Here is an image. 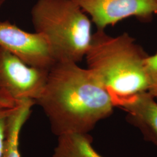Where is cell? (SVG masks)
<instances>
[{"label": "cell", "instance_id": "6da1fadb", "mask_svg": "<svg viewBox=\"0 0 157 157\" xmlns=\"http://www.w3.org/2000/svg\"><path fill=\"white\" fill-rule=\"evenodd\" d=\"M35 102L43 109L52 133L58 137L89 133L98 122L112 115L114 108L94 73L71 62H56Z\"/></svg>", "mask_w": 157, "mask_h": 157}, {"label": "cell", "instance_id": "7c38bea8", "mask_svg": "<svg viewBox=\"0 0 157 157\" xmlns=\"http://www.w3.org/2000/svg\"><path fill=\"white\" fill-rule=\"evenodd\" d=\"M6 0H0V8L5 4Z\"/></svg>", "mask_w": 157, "mask_h": 157}, {"label": "cell", "instance_id": "8992f818", "mask_svg": "<svg viewBox=\"0 0 157 157\" xmlns=\"http://www.w3.org/2000/svg\"><path fill=\"white\" fill-rule=\"evenodd\" d=\"M98 30L130 17L148 19L157 13L155 0H74Z\"/></svg>", "mask_w": 157, "mask_h": 157}, {"label": "cell", "instance_id": "277c9868", "mask_svg": "<svg viewBox=\"0 0 157 157\" xmlns=\"http://www.w3.org/2000/svg\"><path fill=\"white\" fill-rule=\"evenodd\" d=\"M49 71L29 66L0 46V97L18 102L36 101L45 86Z\"/></svg>", "mask_w": 157, "mask_h": 157}, {"label": "cell", "instance_id": "4fadbf2b", "mask_svg": "<svg viewBox=\"0 0 157 157\" xmlns=\"http://www.w3.org/2000/svg\"><path fill=\"white\" fill-rule=\"evenodd\" d=\"M156 1V4H157V0H155Z\"/></svg>", "mask_w": 157, "mask_h": 157}, {"label": "cell", "instance_id": "9c48e42d", "mask_svg": "<svg viewBox=\"0 0 157 157\" xmlns=\"http://www.w3.org/2000/svg\"><path fill=\"white\" fill-rule=\"evenodd\" d=\"M89 133H72L58 136L53 157H104L94 149Z\"/></svg>", "mask_w": 157, "mask_h": 157}, {"label": "cell", "instance_id": "ba28073f", "mask_svg": "<svg viewBox=\"0 0 157 157\" xmlns=\"http://www.w3.org/2000/svg\"><path fill=\"white\" fill-rule=\"evenodd\" d=\"M35 104V101L32 100L19 101L15 109L8 117L2 157H21L19 148V135Z\"/></svg>", "mask_w": 157, "mask_h": 157}, {"label": "cell", "instance_id": "5b68a950", "mask_svg": "<svg viewBox=\"0 0 157 157\" xmlns=\"http://www.w3.org/2000/svg\"><path fill=\"white\" fill-rule=\"evenodd\" d=\"M0 46L33 67L50 71L57 62L44 35L26 32L8 21L0 22Z\"/></svg>", "mask_w": 157, "mask_h": 157}, {"label": "cell", "instance_id": "3957f363", "mask_svg": "<svg viewBox=\"0 0 157 157\" xmlns=\"http://www.w3.org/2000/svg\"><path fill=\"white\" fill-rule=\"evenodd\" d=\"M36 32L50 44L57 62L78 63L92 40L91 21L74 0H37L31 10Z\"/></svg>", "mask_w": 157, "mask_h": 157}, {"label": "cell", "instance_id": "30bf717a", "mask_svg": "<svg viewBox=\"0 0 157 157\" xmlns=\"http://www.w3.org/2000/svg\"><path fill=\"white\" fill-rule=\"evenodd\" d=\"M19 102L0 97V157H2L3 154L7 119L17 107Z\"/></svg>", "mask_w": 157, "mask_h": 157}, {"label": "cell", "instance_id": "8fae6325", "mask_svg": "<svg viewBox=\"0 0 157 157\" xmlns=\"http://www.w3.org/2000/svg\"><path fill=\"white\" fill-rule=\"evenodd\" d=\"M144 65L148 83V92L157 100V52L153 56H148Z\"/></svg>", "mask_w": 157, "mask_h": 157}, {"label": "cell", "instance_id": "52a82bcc", "mask_svg": "<svg viewBox=\"0 0 157 157\" xmlns=\"http://www.w3.org/2000/svg\"><path fill=\"white\" fill-rule=\"evenodd\" d=\"M118 107L126 113V121L140 131L145 140L157 148V100L146 91L123 101Z\"/></svg>", "mask_w": 157, "mask_h": 157}, {"label": "cell", "instance_id": "7a4b0ae2", "mask_svg": "<svg viewBox=\"0 0 157 157\" xmlns=\"http://www.w3.org/2000/svg\"><path fill=\"white\" fill-rule=\"evenodd\" d=\"M148 55L129 34L111 36L105 30L93 34L85 58L110 96L114 107L134 95L148 91L145 71Z\"/></svg>", "mask_w": 157, "mask_h": 157}]
</instances>
